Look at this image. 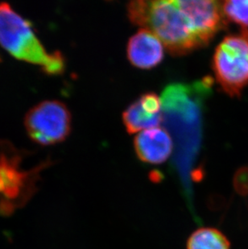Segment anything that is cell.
Returning a JSON list of instances; mask_svg holds the SVG:
<instances>
[{
    "label": "cell",
    "instance_id": "cell-1",
    "mask_svg": "<svg viewBox=\"0 0 248 249\" xmlns=\"http://www.w3.org/2000/svg\"><path fill=\"white\" fill-rule=\"evenodd\" d=\"M130 21L151 31L174 56H182L201 48L190 19L177 1H131L126 5Z\"/></svg>",
    "mask_w": 248,
    "mask_h": 249
},
{
    "label": "cell",
    "instance_id": "cell-2",
    "mask_svg": "<svg viewBox=\"0 0 248 249\" xmlns=\"http://www.w3.org/2000/svg\"><path fill=\"white\" fill-rule=\"evenodd\" d=\"M0 45L15 58L40 66L49 75H59L66 70L62 53L47 51L33 24L7 2H0Z\"/></svg>",
    "mask_w": 248,
    "mask_h": 249
},
{
    "label": "cell",
    "instance_id": "cell-3",
    "mask_svg": "<svg viewBox=\"0 0 248 249\" xmlns=\"http://www.w3.org/2000/svg\"><path fill=\"white\" fill-rule=\"evenodd\" d=\"M28 152L0 139V214L9 215L23 207L36 191L44 169L53 165L50 158L30 169L22 166Z\"/></svg>",
    "mask_w": 248,
    "mask_h": 249
},
{
    "label": "cell",
    "instance_id": "cell-4",
    "mask_svg": "<svg viewBox=\"0 0 248 249\" xmlns=\"http://www.w3.org/2000/svg\"><path fill=\"white\" fill-rule=\"evenodd\" d=\"M212 68L223 91L230 97L240 96L248 85V36H225L216 47Z\"/></svg>",
    "mask_w": 248,
    "mask_h": 249
},
{
    "label": "cell",
    "instance_id": "cell-5",
    "mask_svg": "<svg viewBox=\"0 0 248 249\" xmlns=\"http://www.w3.org/2000/svg\"><path fill=\"white\" fill-rule=\"evenodd\" d=\"M72 116L66 104L45 100L33 106L24 117L28 137L40 145H53L65 141L71 132Z\"/></svg>",
    "mask_w": 248,
    "mask_h": 249
},
{
    "label": "cell",
    "instance_id": "cell-6",
    "mask_svg": "<svg viewBox=\"0 0 248 249\" xmlns=\"http://www.w3.org/2000/svg\"><path fill=\"white\" fill-rule=\"evenodd\" d=\"M178 3L190 19L201 47L213 40L227 25L222 2L213 0H185Z\"/></svg>",
    "mask_w": 248,
    "mask_h": 249
},
{
    "label": "cell",
    "instance_id": "cell-7",
    "mask_svg": "<svg viewBox=\"0 0 248 249\" xmlns=\"http://www.w3.org/2000/svg\"><path fill=\"white\" fill-rule=\"evenodd\" d=\"M133 145L139 160L151 165L165 162L174 150L171 136L160 127L140 132L134 138Z\"/></svg>",
    "mask_w": 248,
    "mask_h": 249
},
{
    "label": "cell",
    "instance_id": "cell-8",
    "mask_svg": "<svg viewBox=\"0 0 248 249\" xmlns=\"http://www.w3.org/2000/svg\"><path fill=\"white\" fill-rule=\"evenodd\" d=\"M163 43L147 28H141L129 39L126 56L132 66L141 70H150L164 59Z\"/></svg>",
    "mask_w": 248,
    "mask_h": 249
},
{
    "label": "cell",
    "instance_id": "cell-9",
    "mask_svg": "<svg viewBox=\"0 0 248 249\" xmlns=\"http://www.w3.org/2000/svg\"><path fill=\"white\" fill-rule=\"evenodd\" d=\"M123 122L129 134L159 127L164 121L163 114H154L141 104L139 99L131 103L123 113Z\"/></svg>",
    "mask_w": 248,
    "mask_h": 249
},
{
    "label": "cell",
    "instance_id": "cell-10",
    "mask_svg": "<svg viewBox=\"0 0 248 249\" xmlns=\"http://www.w3.org/2000/svg\"><path fill=\"white\" fill-rule=\"evenodd\" d=\"M186 249H230V242L218 228L201 227L190 234Z\"/></svg>",
    "mask_w": 248,
    "mask_h": 249
},
{
    "label": "cell",
    "instance_id": "cell-11",
    "mask_svg": "<svg viewBox=\"0 0 248 249\" xmlns=\"http://www.w3.org/2000/svg\"><path fill=\"white\" fill-rule=\"evenodd\" d=\"M227 20L241 27V33L248 36V0H229L222 2Z\"/></svg>",
    "mask_w": 248,
    "mask_h": 249
},
{
    "label": "cell",
    "instance_id": "cell-12",
    "mask_svg": "<svg viewBox=\"0 0 248 249\" xmlns=\"http://www.w3.org/2000/svg\"><path fill=\"white\" fill-rule=\"evenodd\" d=\"M234 191L241 196L248 195V167H242L234 174Z\"/></svg>",
    "mask_w": 248,
    "mask_h": 249
},
{
    "label": "cell",
    "instance_id": "cell-13",
    "mask_svg": "<svg viewBox=\"0 0 248 249\" xmlns=\"http://www.w3.org/2000/svg\"><path fill=\"white\" fill-rule=\"evenodd\" d=\"M0 61H1V59H0Z\"/></svg>",
    "mask_w": 248,
    "mask_h": 249
}]
</instances>
